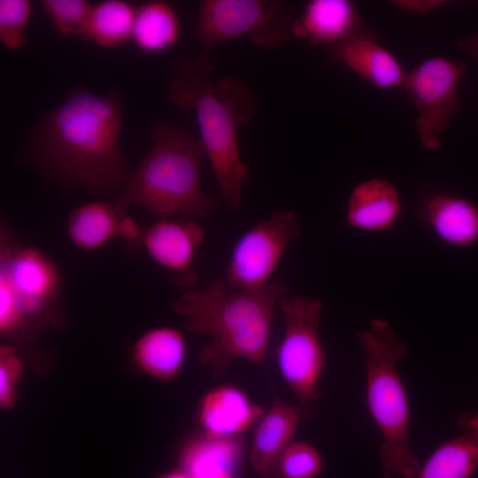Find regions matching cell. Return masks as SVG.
Segmentation results:
<instances>
[{"mask_svg":"<svg viewBox=\"0 0 478 478\" xmlns=\"http://www.w3.org/2000/svg\"><path fill=\"white\" fill-rule=\"evenodd\" d=\"M123 103L116 91L105 95L71 89L33 127L27 147L41 169L71 189L120 195L129 177L120 148Z\"/></svg>","mask_w":478,"mask_h":478,"instance_id":"cell-1","label":"cell"},{"mask_svg":"<svg viewBox=\"0 0 478 478\" xmlns=\"http://www.w3.org/2000/svg\"><path fill=\"white\" fill-rule=\"evenodd\" d=\"M213 70L214 65L202 51L195 57L183 56L169 69L167 98L174 106L194 112L220 197L238 212L249 172L237 131L252 119L256 98L237 79L215 81Z\"/></svg>","mask_w":478,"mask_h":478,"instance_id":"cell-2","label":"cell"},{"mask_svg":"<svg viewBox=\"0 0 478 478\" xmlns=\"http://www.w3.org/2000/svg\"><path fill=\"white\" fill-rule=\"evenodd\" d=\"M289 290L280 279L233 292L225 280H215L206 288L189 289L172 308L184 319L186 329L211 337L199 359L218 380L236 358L265 367L274 311Z\"/></svg>","mask_w":478,"mask_h":478,"instance_id":"cell-3","label":"cell"},{"mask_svg":"<svg viewBox=\"0 0 478 478\" xmlns=\"http://www.w3.org/2000/svg\"><path fill=\"white\" fill-rule=\"evenodd\" d=\"M150 134V149L129 174L116 200L126 206L139 205L158 220H205L220 200L202 187L205 152L200 138L167 122L155 124Z\"/></svg>","mask_w":478,"mask_h":478,"instance_id":"cell-4","label":"cell"},{"mask_svg":"<svg viewBox=\"0 0 478 478\" xmlns=\"http://www.w3.org/2000/svg\"><path fill=\"white\" fill-rule=\"evenodd\" d=\"M357 338L365 352L370 412L382 435L379 451L384 478H412L421 465L409 443V406L397 373L406 346L388 321L374 320Z\"/></svg>","mask_w":478,"mask_h":478,"instance_id":"cell-5","label":"cell"},{"mask_svg":"<svg viewBox=\"0 0 478 478\" xmlns=\"http://www.w3.org/2000/svg\"><path fill=\"white\" fill-rule=\"evenodd\" d=\"M293 13L291 4L282 1L202 0L192 32L205 54L244 35L273 49L292 37Z\"/></svg>","mask_w":478,"mask_h":478,"instance_id":"cell-6","label":"cell"},{"mask_svg":"<svg viewBox=\"0 0 478 478\" xmlns=\"http://www.w3.org/2000/svg\"><path fill=\"white\" fill-rule=\"evenodd\" d=\"M284 317V335L277 361L285 382L301 405L320 396L318 382L325 367L319 328L323 304L302 296H284L278 303Z\"/></svg>","mask_w":478,"mask_h":478,"instance_id":"cell-7","label":"cell"},{"mask_svg":"<svg viewBox=\"0 0 478 478\" xmlns=\"http://www.w3.org/2000/svg\"><path fill=\"white\" fill-rule=\"evenodd\" d=\"M466 69V62L432 57L406 73L403 87L418 112L415 129L425 150L439 148L442 135L460 111L458 89Z\"/></svg>","mask_w":478,"mask_h":478,"instance_id":"cell-8","label":"cell"},{"mask_svg":"<svg viewBox=\"0 0 478 478\" xmlns=\"http://www.w3.org/2000/svg\"><path fill=\"white\" fill-rule=\"evenodd\" d=\"M300 233L295 211L277 209L245 231L235 243L226 272L234 289L264 287L274 279L289 244Z\"/></svg>","mask_w":478,"mask_h":478,"instance_id":"cell-9","label":"cell"},{"mask_svg":"<svg viewBox=\"0 0 478 478\" xmlns=\"http://www.w3.org/2000/svg\"><path fill=\"white\" fill-rule=\"evenodd\" d=\"M2 240L0 303L15 310L22 324L26 317L42 312L57 298L60 274L40 250Z\"/></svg>","mask_w":478,"mask_h":478,"instance_id":"cell-10","label":"cell"},{"mask_svg":"<svg viewBox=\"0 0 478 478\" xmlns=\"http://www.w3.org/2000/svg\"><path fill=\"white\" fill-rule=\"evenodd\" d=\"M204 230L194 219H159L143 230L141 246L161 267L174 274L180 284L191 285L197 274L191 269Z\"/></svg>","mask_w":478,"mask_h":478,"instance_id":"cell-11","label":"cell"},{"mask_svg":"<svg viewBox=\"0 0 478 478\" xmlns=\"http://www.w3.org/2000/svg\"><path fill=\"white\" fill-rule=\"evenodd\" d=\"M330 59L340 63L381 89L403 87L406 73L399 59L382 45L377 35L361 28L343 42L328 48Z\"/></svg>","mask_w":478,"mask_h":478,"instance_id":"cell-12","label":"cell"},{"mask_svg":"<svg viewBox=\"0 0 478 478\" xmlns=\"http://www.w3.org/2000/svg\"><path fill=\"white\" fill-rule=\"evenodd\" d=\"M364 24L349 0H312L295 18L292 37L330 48L365 27Z\"/></svg>","mask_w":478,"mask_h":478,"instance_id":"cell-13","label":"cell"},{"mask_svg":"<svg viewBox=\"0 0 478 478\" xmlns=\"http://www.w3.org/2000/svg\"><path fill=\"white\" fill-rule=\"evenodd\" d=\"M308 406L295 405L276 397L255 430L251 463L261 478H272L278 461Z\"/></svg>","mask_w":478,"mask_h":478,"instance_id":"cell-14","label":"cell"},{"mask_svg":"<svg viewBox=\"0 0 478 478\" xmlns=\"http://www.w3.org/2000/svg\"><path fill=\"white\" fill-rule=\"evenodd\" d=\"M421 219L442 243L454 248H467L478 243V205L452 194L436 193L421 207Z\"/></svg>","mask_w":478,"mask_h":478,"instance_id":"cell-15","label":"cell"},{"mask_svg":"<svg viewBox=\"0 0 478 478\" xmlns=\"http://www.w3.org/2000/svg\"><path fill=\"white\" fill-rule=\"evenodd\" d=\"M401 199L395 185L379 176L358 184L351 190L346 222L351 227L369 233L389 229L401 213Z\"/></svg>","mask_w":478,"mask_h":478,"instance_id":"cell-16","label":"cell"},{"mask_svg":"<svg viewBox=\"0 0 478 478\" xmlns=\"http://www.w3.org/2000/svg\"><path fill=\"white\" fill-rule=\"evenodd\" d=\"M264 414V409L252 405L243 391L231 386H222L204 397L199 420L205 436L233 437L248 429Z\"/></svg>","mask_w":478,"mask_h":478,"instance_id":"cell-17","label":"cell"},{"mask_svg":"<svg viewBox=\"0 0 478 478\" xmlns=\"http://www.w3.org/2000/svg\"><path fill=\"white\" fill-rule=\"evenodd\" d=\"M461 433L428 459L412 478H470L478 468V412L469 411L458 419Z\"/></svg>","mask_w":478,"mask_h":478,"instance_id":"cell-18","label":"cell"},{"mask_svg":"<svg viewBox=\"0 0 478 478\" xmlns=\"http://www.w3.org/2000/svg\"><path fill=\"white\" fill-rule=\"evenodd\" d=\"M127 206L119 201L88 202L75 208L67 220V235L80 250L93 251L118 235L120 218Z\"/></svg>","mask_w":478,"mask_h":478,"instance_id":"cell-19","label":"cell"},{"mask_svg":"<svg viewBox=\"0 0 478 478\" xmlns=\"http://www.w3.org/2000/svg\"><path fill=\"white\" fill-rule=\"evenodd\" d=\"M242 444L236 438L205 436L189 443L181 463L191 478L233 477L242 458Z\"/></svg>","mask_w":478,"mask_h":478,"instance_id":"cell-20","label":"cell"},{"mask_svg":"<svg viewBox=\"0 0 478 478\" xmlns=\"http://www.w3.org/2000/svg\"><path fill=\"white\" fill-rule=\"evenodd\" d=\"M184 337L171 328L146 332L134 348V356L143 370L153 377L168 381L180 371L186 357Z\"/></svg>","mask_w":478,"mask_h":478,"instance_id":"cell-21","label":"cell"},{"mask_svg":"<svg viewBox=\"0 0 478 478\" xmlns=\"http://www.w3.org/2000/svg\"><path fill=\"white\" fill-rule=\"evenodd\" d=\"M181 25L175 10L166 2L150 1L135 10L131 41L143 52L159 54L180 39Z\"/></svg>","mask_w":478,"mask_h":478,"instance_id":"cell-22","label":"cell"},{"mask_svg":"<svg viewBox=\"0 0 478 478\" xmlns=\"http://www.w3.org/2000/svg\"><path fill=\"white\" fill-rule=\"evenodd\" d=\"M135 10L123 0H106L93 5L88 39L103 48H116L131 41Z\"/></svg>","mask_w":478,"mask_h":478,"instance_id":"cell-23","label":"cell"},{"mask_svg":"<svg viewBox=\"0 0 478 478\" xmlns=\"http://www.w3.org/2000/svg\"><path fill=\"white\" fill-rule=\"evenodd\" d=\"M42 11L58 32L65 36L88 38L93 4L86 0H43Z\"/></svg>","mask_w":478,"mask_h":478,"instance_id":"cell-24","label":"cell"},{"mask_svg":"<svg viewBox=\"0 0 478 478\" xmlns=\"http://www.w3.org/2000/svg\"><path fill=\"white\" fill-rule=\"evenodd\" d=\"M32 14L28 0L0 1V40L6 49L18 50L27 45V27Z\"/></svg>","mask_w":478,"mask_h":478,"instance_id":"cell-25","label":"cell"},{"mask_svg":"<svg viewBox=\"0 0 478 478\" xmlns=\"http://www.w3.org/2000/svg\"><path fill=\"white\" fill-rule=\"evenodd\" d=\"M321 470L320 455L312 445L292 442L281 454L272 478H317Z\"/></svg>","mask_w":478,"mask_h":478,"instance_id":"cell-26","label":"cell"},{"mask_svg":"<svg viewBox=\"0 0 478 478\" xmlns=\"http://www.w3.org/2000/svg\"><path fill=\"white\" fill-rule=\"evenodd\" d=\"M21 362L15 351L2 346L0 351V403L11 407L16 398V383L21 374Z\"/></svg>","mask_w":478,"mask_h":478,"instance_id":"cell-27","label":"cell"},{"mask_svg":"<svg viewBox=\"0 0 478 478\" xmlns=\"http://www.w3.org/2000/svg\"><path fill=\"white\" fill-rule=\"evenodd\" d=\"M143 230L132 217L125 212L120 220L118 235L131 245L141 246Z\"/></svg>","mask_w":478,"mask_h":478,"instance_id":"cell-28","label":"cell"},{"mask_svg":"<svg viewBox=\"0 0 478 478\" xmlns=\"http://www.w3.org/2000/svg\"><path fill=\"white\" fill-rule=\"evenodd\" d=\"M395 4L408 12L426 13L444 4L445 1L428 0V1H396Z\"/></svg>","mask_w":478,"mask_h":478,"instance_id":"cell-29","label":"cell"},{"mask_svg":"<svg viewBox=\"0 0 478 478\" xmlns=\"http://www.w3.org/2000/svg\"><path fill=\"white\" fill-rule=\"evenodd\" d=\"M458 44L471 58L478 61V32L459 38L458 40Z\"/></svg>","mask_w":478,"mask_h":478,"instance_id":"cell-30","label":"cell"},{"mask_svg":"<svg viewBox=\"0 0 478 478\" xmlns=\"http://www.w3.org/2000/svg\"><path fill=\"white\" fill-rule=\"evenodd\" d=\"M159 478H191L185 472H173L160 476Z\"/></svg>","mask_w":478,"mask_h":478,"instance_id":"cell-31","label":"cell"},{"mask_svg":"<svg viewBox=\"0 0 478 478\" xmlns=\"http://www.w3.org/2000/svg\"><path fill=\"white\" fill-rule=\"evenodd\" d=\"M226 478H233V477H226Z\"/></svg>","mask_w":478,"mask_h":478,"instance_id":"cell-32","label":"cell"}]
</instances>
